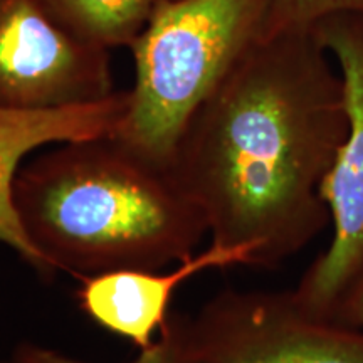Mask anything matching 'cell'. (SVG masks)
<instances>
[{
  "label": "cell",
  "mask_w": 363,
  "mask_h": 363,
  "mask_svg": "<svg viewBox=\"0 0 363 363\" xmlns=\"http://www.w3.org/2000/svg\"><path fill=\"white\" fill-rule=\"evenodd\" d=\"M330 318L340 323L363 328V261L343 293L340 294L338 301L335 303Z\"/></svg>",
  "instance_id": "12"
},
{
  "label": "cell",
  "mask_w": 363,
  "mask_h": 363,
  "mask_svg": "<svg viewBox=\"0 0 363 363\" xmlns=\"http://www.w3.org/2000/svg\"><path fill=\"white\" fill-rule=\"evenodd\" d=\"M13 362L17 363H89L72 358L66 353L35 343H21L13 352ZM128 363H202L182 342L174 321L169 316L162 326L155 342L142 348L138 357Z\"/></svg>",
  "instance_id": "10"
},
{
  "label": "cell",
  "mask_w": 363,
  "mask_h": 363,
  "mask_svg": "<svg viewBox=\"0 0 363 363\" xmlns=\"http://www.w3.org/2000/svg\"><path fill=\"white\" fill-rule=\"evenodd\" d=\"M115 93L108 49L76 35L45 0H0V106L52 110Z\"/></svg>",
  "instance_id": "6"
},
{
  "label": "cell",
  "mask_w": 363,
  "mask_h": 363,
  "mask_svg": "<svg viewBox=\"0 0 363 363\" xmlns=\"http://www.w3.org/2000/svg\"><path fill=\"white\" fill-rule=\"evenodd\" d=\"M345 136L342 76L316 30L262 34L195 111L170 174L211 242L274 269L331 225L321 189Z\"/></svg>",
  "instance_id": "1"
},
{
  "label": "cell",
  "mask_w": 363,
  "mask_h": 363,
  "mask_svg": "<svg viewBox=\"0 0 363 363\" xmlns=\"http://www.w3.org/2000/svg\"><path fill=\"white\" fill-rule=\"evenodd\" d=\"M271 0H158L130 45L135 84L111 136L169 170L195 111L264 34Z\"/></svg>",
  "instance_id": "3"
},
{
  "label": "cell",
  "mask_w": 363,
  "mask_h": 363,
  "mask_svg": "<svg viewBox=\"0 0 363 363\" xmlns=\"http://www.w3.org/2000/svg\"><path fill=\"white\" fill-rule=\"evenodd\" d=\"M315 30L342 76L347 136L321 189L331 239L291 293L308 311L330 318L363 261V13H335Z\"/></svg>",
  "instance_id": "5"
},
{
  "label": "cell",
  "mask_w": 363,
  "mask_h": 363,
  "mask_svg": "<svg viewBox=\"0 0 363 363\" xmlns=\"http://www.w3.org/2000/svg\"><path fill=\"white\" fill-rule=\"evenodd\" d=\"M76 35L98 48H130L158 0H45Z\"/></svg>",
  "instance_id": "9"
},
{
  "label": "cell",
  "mask_w": 363,
  "mask_h": 363,
  "mask_svg": "<svg viewBox=\"0 0 363 363\" xmlns=\"http://www.w3.org/2000/svg\"><path fill=\"white\" fill-rule=\"evenodd\" d=\"M11 363H17V362H13V360H12V362H11Z\"/></svg>",
  "instance_id": "13"
},
{
  "label": "cell",
  "mask_w": 363,
  "mask_h": 363,
  "mask_svg": "<svg viewBox=\"0 0 363 363\" xmlns=\"http://www.w3.org/2000/svg\"><path fill=\"white\" fill-rule=\"evenodd\" d=\"M230 266H249L246 254L211 242L167 274L158 269H116L86 276L79 279L76 299L91 321L142 350L157 340L172 313V298L185 281Z\"/></svg>",
  "instance_id": "8"
},
{
  "label": "cell",
  "mask_w": 363,
  "mask_h": 363,
  "mask_svg": "<svg viewBox=\"0 0 363 363\" xmlns=\"http://www.w3.org/2000/svg\"><path fill=\"white\" fill-rule=\"evenodd\" d=\"M126 104L128 93L116 91L101 101L52 110L0 106V242L45 278H52L56 272L29 239L16 206L13 189L22 162L48 145L111 136L123 120Z\"/></svg>",
  "instance_id": "7"
},
{
  "label": "cell",
  "mask_w": 363,
  "mask_h": 363,
  "mask_svg": "<svg viewBox=\"0 0 363 363\" xmlns=\"http://www.w3.org/2000/svg\"><path fill=\"white\" fill-rule=\"evenodd\" d=\"M13 194L44 259L78 281L180 262L208 234L201 208L175 177L113 136L40 153L22 167Z\"/></svg>",
  "instance_id": "2"
},
{
  "label": "cell",
  "mask_w": 363,
  "mask_h": 363,
  "mask_svg": "<svg viewBox=\"0 0 363 363\" xmlns=\"http://www.w3.org/2000/svg\"><path fill=\"white\" fill-rule=\"evenodd\" d=\"M170 318L202 363H363V328L308 311L291 289L225 288Z\"/></svg>",
  "instance_id": "4"
},
{
  "label": "cell",
  "mask_w": 363,
  "mask_h": 363,
  "mask_svg": "<svg viewBox=\"0 0 363 363\" xmlns=\"http://www.w3.org/2000/svg\"><path fill=\"white\" fill-rule=\"evenodd\" d=\"M343 12L363 13V0H271L264 34L315 30L325 19Z\"/></svg>",
  "instance_id": "11"
}]
</instances>
